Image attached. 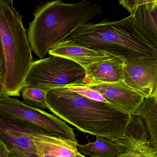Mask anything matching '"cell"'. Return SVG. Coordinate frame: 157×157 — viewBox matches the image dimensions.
Wrapping results in <instances>:
<instances>
[{"instance_id": "d6986e66", "label": "cell", "mask_w": 157, "mask_h": 157, "mask_svg": "<svg viewBox=\"0 0 157 157\" xmlns=\"http://www.w3.org/2000/svg\"><path fill=\"white\" fill-rule=\"evenodd\" d=\"M7 96L5 89V70L0 67V98Z\"/></svg>"}, {"instance_id": "2e32d148", "label": "cell", "mask_w": 157, "mask_h": 157, "mask_svg": "<svg viewBox=\"0 0 157 157\" xmlns=\"http://www.w3.org/2000/svg\"><path fill=\"white\" fill-rule=\"evenodd\" d=\"M67 88L71 89L74 92L92 100L105 103H109L98 92L94 89L90 88L86 85H77L67 87ZM112 105V104H111Z\"/></svg>"}, {"instance_id": "52a82bcc", "label": "cell", "mask_w": 157, "mask_h": 157, "mask_svg": "<svg viewBox=\"0 0 157 157\" xmlns=\"http://www.w3.org/2000/svg\"><path fill=\"white\" fill-rule=\"evenodd\" d=\"M123 81L145 98L155 97L157 89V60L143 58L124 62Z\"/></svg>"}, {"instance_id": "9a60e30c", "label": "cell", "mask_w": 157, "mask_h": 157, "mask_svg": "<svg viewBox=\"0 0 157 157\" xmlns=\"http://www.w3.org/2000/svg\"><path fill=\"white\" fill-rule=\"evenodd\" d=\"M48 91L39 88L25 86L21 90L24 102L28 106L35 108L48 109L46 95Z\"/></svg>"}, {"instance_id": "7a4b0ae2", "label": "cell", "mask_w": 157, "mask_h": 157, "mask_svg": "<svg viewBox=\"0 0 157 157\" xmlns=\"http://www.w3.org/2000/svg\"><path fill=\"white\" fill-rule=\"evenodd\" d=\"M101 13V6L89 0L75 4L55 0L40 5L27 31L32 52L43 59L54 46Z\"/></svg>"}, {"instance_id": "ffe728a7", "label": "cell", "mask_w": 157, "mask_h": 157, "mask_svg": "<svg viewBox=\"0 0 157 157\" xmlns=\"http://www.w3.org/2000/svg\"><path fill=\"white\" fill-rule=\"evenodd\" d=\"M9 150L5 144L0 140V157H8Z\"/></svg>"}, {"instance_id": "5b68a950", "label": "cell", "mask_w": 157, "mask_h": 157, "mask_svg": "<svg viewBox=\"0 0 157 157\" xmlns=\"http://www.w3.org/2000/svg\"><path fill=\"white\" fill-rule=\"evenodd\" d=\"M85 77L86 70L78 64L63 57L52 56L33 61L24 87L48 91L85 84Z\"/></svg>"}, {"instance_id": "e0dca14e", "label": "cell", "mask_w": 157, "mask_h": 157, "mask_svg": "<svg viewBox=\"0 0 157 157\" xmlns=\"http://www.w3.org/2000/svg\"><path fill=\"white\" fill-rule=\"evenodd\" d=\"M154 0H121L119 4L126 8L131 13L130 15L134 16L139 6L154 2Z\"/></svg>"}, {"instance_id": "7402d4cb", "label": "cell", "mask_w": 157, "mask_h": 157, "mask_svg": "<svg viewBox=\"0 0 157 157\" xmlns=\"http://www.w3.org/2000/svg\"><path fill=\"white\" fill-rule=\"evenodd\" d=\"M45 157H53V156H47ZM76 157H86L85 156L83 155H81L79 153V154Z\"/></svg>"}, {"instance_id": "7c38bea8", "label": "cell", "mask_w": 157, "mask_h": 157, "mask_svg": "<svg viewBox=\"0 0 157 157\" xmlns=\"http://www.w3.org/2000/svg\"><path fill=\"white\" fill-rule=\"evenodd\" d=\"M133 17L138 33L157 50V0L139 6Z\"/></svg>"}, {"instance_id": "8992f818", "label": "cell", "mask_w": 157, "mask_h": 157, "mask_svg": "<svg viewBox=\"0 0 157 157\" xmlns=\"http://www.w3.org/2000/svg\"><path fill=\"white\" fill-rule=\"evenodd\" d=\"M0 114L23 121L48 135L78 142L74 129L65 122L38 108L27 105L15 98H0Z\"/></svg>"}, {"instance_id": "8fae6325", "label": "cell", "mask_w": 157, "mask_h": 157, "mask_svg": "<svg viewBox=\"0 0 157 157\" xmlns=\"http://www.w3.org/2000/svg\"><path fill=\"white\" fill-rule=\"evenodd\" d=\"M124 66V61L115 57L93 64L85 69V85L123 81Z\"/></svg>"}, {"instance_id": "3957f363", "label": "cell", "mask_w": 157, "mask_h": 157, "mask_svg": "<svg viewBox=\"0 0 157 157\" xmlns=\"http://www.w3.org/2000/svg\"><path fill=\"white\" fill-rule=\"evenodd\" d=\"M71 37L83 47L124 62L143 58L157 60V50L138 33L132 16L118 21L87 23L73 32Z\"/></svg>"}, {"instance_id": "6da1fadb", "label": "cell", "mask_w": 157, "mask_h": 157, "mask_svg": "<svg viewBox=\"0 0 157 157\" xmlns=\"http://www.w3.org/2000/svg\"><path fill=\"white\" fill-rule=\"evenodd\" d=\"M48 109L82 132L114 142L125 134L132 116L110 103L90 99L65 87L49 90Z\"/></svg>"}, {"instance_id": "603a6c76", "label": "cell", "mask_w": 157, "mask_h": 157, "mask_svg": "<svg viewBox=\"0 0 157 157\" xmlns=\"http://www.w3.org/2000/svg\"><path fill=\"white\" fill-rule=\"evenodd\" d=\"M154 97L155 98V99L156 100H157V91H156V93L155 96Z\"/></svg>"}, {"instance_id": "9c48e42d", "label": "cell", "mask_w": 157, "mask_h": 157, "mask_svg": "<svg viewBox=\"0 0 157 157\" xmlns=\"http://www.w3.org/2000/svg\"><path fill=\"white\" fill-rule=\"evenodd\" d=\"M86 85L98 92L110 104L131 116L134 115L145 98L124 81Z\"/></svg>"}, {"instance_id": "44dd1931", "label": "cell", "mask_w": 157, "mask_h": 157, "mask_svg": "<svg viewBox=\"0 0 157 157\" xmlns=\"http://www.w3.org/2000/svg\"><path fill=\"white\" fill-rule=\"evenodd\" d=\"M0 67L4 69V66L3 55L2 45H1V39H0Z\"/></svg>"}, {"instance_id": "ba28073f", "label": "cell", "mask_w": 157, "mask_h": 157, "mask_svg": "<svg viewBox=\"0 0 157 157\" xmlns=\"http://www.w3.org/2000/svg\"><path fill=\"white\" fill-rule=\"evenodd\" d=\"M40 132L37 128L23 121L0 114V140L8 149L40 156L36 143Z\"/></svg>"}, {"instance_id": "4fadbf2b", "label": "cell", "mask_w": 157, "mask_h": 157, "mask_svg": "<svg viewBox=\"0 0 157 157\" xmlns=\"http://www.w3.org/2000/svg\"><path fill=\"white\" fill-rule=\"evenodd\" d=\"M96 141L86 144H78V152L90 157H115L123 153L125 147L120 138L114 142L100 136Z\"/></svg>"}, {"instance_id": "277c9868", "label": "cell", "mask_w": 157, "mask_h": 157, "mask_svg": "<svg viewBox=\"0 0 157 157\" xmlns=\"http://www.w3.org/2000/svg\"><path fill=\"white\" fill-rule=\"evenodd\" d=\"M0 39L7 96L19 97L33 62L23 17L13 0H0Z\"/></svg>"}, {"instance_id": "5bb4252c", "label": "cell", "mask_w": 157, "mask_h": 157, "mask_svg": "<svg viewBox=\"0 0 157 157\" xmlns=\"http://www.w3.org/2000/svg\"><path fill=\"white\" fill-rule=\"evenodd\" d=\"M134 115L142 119L150 141L157 148V100L154 97L145 98Z\"/></svg>"}, {"instance_id": "30bf717a", "label": "cell", "mask_w": 157, "mask_h": 157, "mask_svg": "<svg viewBox=\"0 0 157 157\" xmlns=\"http://www.w3.org/2000/svg\"><path fill=\"white\" fill-rule=\"evenodd\" d=\"M48 53L52 56L63 57L75 62L85 69L93 64L113 57L105 53L83 47L71 37L54 46Z\"/></svg>"}, {"instance_id": "ac0fdd59", "label": "cell", "mask_w": 157, "mask_h": 157, "mask_svg": "<svg viewBox=\"0 0 157 157\" xmlns=\"http://www.w3.org/2000/svg\"><path fill=\"white\" fill-rule=\"evenodd\" d=\"M8 157H40L37 155L20 152L14 149H9Z\"/></svg>"}]
</instances>
